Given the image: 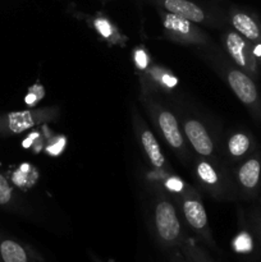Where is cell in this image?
Returning a JSON list of instances; mask_svg holds the SVG:
<instances>
[{
    "label": "cell",
    "instance_id": "484cf974",
    "mask_svg": "<svg viewBox=\"0 0 261 262\" xmlns=\"http://www.w3.org/2000/svg\"><path fill=\"white\" fill-rule=\"evenodd\" d=\"M99 2H101V3H107V2H112V0H99Z\"/></svg>",
    "mask_w": 261,
    "mask_h": 262
},
{
    "label": "cell",
    "instance_id": "52a82bcc",
    "mask_svg": "<svg viewBox=\"0 0 261 262\" xmlns=\"http://www.w3.org/2000/svg\"><path fill=\"white\" fill-rule=\"evenodd\" d=\"M156 10L163 26V35L166 40L186 46H212L209 35L199 25L165 10Z\"/></svg>",
    "mask_w": 261,
    "mask_h": 262
},
{
    "label": "cell",
    "instance_id": "cb8c5ba5",
    "mask_svg": "<svg viewBox=\"0 0 261 262\" xmlns=\"http://www.w3.org/2000/svg\"><path fill=\"white\" fill-rule=\"evenodd\" d=\"M37 86L35 87H31L30 89V92H28V95L26 96V102H27L30 106H33V105L36 104V102L38 101V100L41 99V96H38L37 95Z\"/></svg>",
    "mask_w": 261,
    "mask_h": 262
},
{
    "label": "cell",
    "instance_id": "d4e9b609",
    "mask_svg": "<svg viewBox=\"0 0 261 262\" xmlns=\"http://www.w3.org/2000/svg\"><path fill=\"white\" fill-rule=\"evenodd\" d=\"M89 256H90V258H91V262H106V261L102 260V258H100L99 256L95 255L94 252H89Z\"/></svg>",
    "mask_w": 261,
    "mask_h": 262
},
{
    "label": "cell",
    "instance_id": "ffe728a7",
    "mask_svg": "<svg viewBox=\"0 0 261 262\" xmlns=\"http://www.w3.org/2000/svg\"><path fill=\"white\" fill-rule=\"evenodd\" d=\"M0 207L12 211L20 210L19 197L15 193L9 179L3 173H0Z\"/></svg>",
    "mask_w": 261,
    "mask_h": 262
},
{
    "label": "cell",
    "instance_id": "8992f818",
    "mask_svg": "<svg viewBox=\"0 0 261 262\" xmlns=\"http://www.w3.org/2000/svg\"><path fill=\"white\" fill-rule=\"evenodd\" d=\"M211 158L199 156L194 161L193 174L196 181L205 192L216 200H229L233 197L235 184L229 178L223 166L216 164V161L210 160Z\"/></svg>",
    "mask_w": 261,
    "mask_h": 262
},
{
    "label": "cell",
    "instance_id": "44dd1931",
    "mask_svg": "<svg viewBox=\"0 0 261 262\" xmlns=\"http://www.w3.org/2000/svg\"><path fill=\"white\" fill-rule=\"evenodd\" d=\"M159 176L161 177V187H163L168 193L174 194V197L182 194L189 187L188 184L184 183V181H182L179 177L174 176V174L171 173L159 174Z\"/></svg>",
    "mask_w": 261,
    "mask_h": 262
},
{
    "label": "cell",
    "instance_id": "8fae6325",
    "mask_svg": "<svg viewBox=\"0 0 261 262\" xmlns=\"http://www.w3.org/2000/svg\"><path fill=\"white\" fill-rule=\"evenodd\" d=\"M234 184L242 199L258 197L261 191V151L256 150L238 164L234 171Z\"/></svg>",
    "mask_w": 261,
    "mask_h": 262
},
{
    "label": "cell",
    "instance_id": "7a4b0ae2",
    "mask_svg": "<svg viewBox=\"0 0 261 262\" xmlns=\"http://www.w3.org/2000/svg\"><path fill=\"white\" fill-rule=\"evenodd\" d=\"M211 68L224 79L233 94L246 106L250 114L261 123V95L256 84V79L238 68L229 59L222 58L215 54L205 55Z\"/></svg>",
    "mask_w": 261,
    "mask_h": 262
},
{
    "label": "cell",
    "instance_id": "30bf717a",
    "mask_svg": "<svg viewBox=\"0 0 261 262\" xmlns=\"http://www.w3.org/2000/svg\"><path fill=\"white\" fill-rule=\"evenodd\" d=\"M132 128L136 138H137L138 143H140L141 148H142L143 154H145L146 159H147L148 164L154 169V171L156 174L170 173V168L166 163V159L161 151L155 135L150 129V127L146 124L143 118L141 117V114L135 106H132Z\"/></svg>",
    "mask_w": 261,
    "mask_h": 262
},
{
    "label": "cell",
    "instance_id": "7c38bea8",
    "mask_svg": "<svg viewBox=\"0 0 261 262\" xmlns=\"http://www.w3.org/2000/svg\"><path fill=\"white\" fill-rule=\"evenodd\" d=\"M228 25L252 43H261V18L246 8L232 5L227 12Z\"/></svg>",
    "mask_w": 261,
    "mask_h": 262
},
{
    "label": "cell",
    "instance_id": "603a6c76",
    "mask_svg": "<svg viewBox=\"0 0 261 262\" xmlns=\"http://www.w3.org/2000/svg\"><path fill=\"white\" fill-rule=\"evenodd\" d=\"M250 227L251 229H252L253 234H255L256 239H257L258 245H260L261 247V212L260 214L253 215L252 219H251Z\"/></svg>",
    "mask_w": 261,
    "mask_h": 262
},
{
    "label": "cell",
    "instance_id": "9c48e42d",
    "mask_svg": "<svg viewBox=\"0 0 261 262\" xmlns=\"http://www.w3.org/2000/svg\"><path fill=\"white\" fill-rule=\"evenodd\" d=\"M222 43L228 59L233 64L250 74L252 78L258 79L260 77L261 64L253 50V43L247 38L241 36L237 31L230 28H224L222 33Z\"/></svg>",
    "mask_w": 261,
    "mask_h": 262
},
{
    "label": "cell",
    "instance_id": "3957f363",
    "mask_svg": "<svg viewBox=\"0 0 261 262\" xmlns=\"http://www.w3.org/2000/svg\"><path fill=\"white\" fill-rule=\"evenodd\" d=\"M176 201L182 220L186 227L193 233L194 239L199 241L200 243H204L210 250L217 251L216 242L212 237L206 209L200 192L189 186L183 193L176 197Z\"/></svg>",
    "mask_w": 261,
    "mask_h": 262
},
{
    "label": "cell",
    "instance_id": "d6986e66",
    "mask_svg": "<svg viewBox=\"0 0 261 262\" xmlns=\"http://www.w3.org/2000/svg\"><path fill=\"white\" fill-rule=\"evenodd\" d=\"M181 253L188 262H215L207 251L202 248L199 241L189 237L188 234L182 243Z\"/></svg>",
    "mask_w": 261,
    "mask_h": 262
},
{
    "label": "cell",
    "instance_id": "277c9868",
    "mask_svg": "<svg viewBox=\"0 0 261 262\" xmlns=\"http://www.w3.org/2000/svg\"><path fill=\"white\" fill-rule=\"evenodd\" d=\"M141 100H142L143 106L150 114L156 129L159 130L164 141L168 143L169 147L177 154L179 159L186 161L189 156L188 150H187L186 138H184L183 130H182L178 119L173 114V112L163 106L160 102L153 99V96H142L141 95Z\"/></svg>",
    "mask_w": 261,
    "mask_h": 262
},
{
    "label": "cell",
    "instance_id": "ac0fdd59",
    "mask_svg": "<svg viewBox=\"0 0 261 262\" xmlns=\"http://www.w3.org/2000/svg\"><path fill=\"white\" fill-rule=\"evenodd\" d=\"M256 246L260 245H258L250 225L248 228L241 229L232 241V250L241 256L253 255L256 251Z\"/></svg>",
    "mask_w": 261,
    "mask_h": 262
},
{
    "label": "cell",
    "instance_id": "4316f807",
    "mask_svg": "<svg viewBox=\"0 0 261 262\" xmlns=\"http://www.w3.org/2000/svg\"><path fill=\"white\" fill-rule=\"evenodd\" d=\"M258 197H260V202H261V191H260V194H258Z\"/></svg>",
    "mask_w": 261,
    "mask_h": 262
},
{
    "label": "cell",
    "instance_id": "6da1fadb",
    "mask_svg": "<svg viewBox=\"0 0 261 262\" xmlns=\"http://www.w3.org/2000/svg\"><path fill=\"white\" fill-rule=\"evenodd\" d=\"M150 232L158 247L171 262L187 237L178 207L163 187H156L150 207Z\"/></svg>",
    "mask_w": 261,
    "mask_h": 262
},
{
    "label": "cell",
    "instance_id": "ba28073f",
    "mask_svg": "<svg viewBox=\"0 0 261 262\" xmlns=\"http://www.w3.org/2000/svg\"><path fill=\"white\" fill-rule=\"evenodd\" d=\"M156 9L165 10L171 14L191 20L196 25L210 26V27L224 28L228 25L227 15L220 12L197 4L193 0H147Z\"/></svg>",
    "mask_w": 261,
    "mask_h": 262
},
{
    "label": "cell",
    "instance_id": "7402d4cb",
    "mask_svg": "<svg viewBox=\"0 0 261 262\" xmlns=\"http://www.w3.org/2000/svg\"><path fill=\"white\" fill-rule=\"evenodd\" d=\"M132 58H133V63H135V67L137 68V71L140 72L146 71V69L153 64L150 55H148V53L145 50L143 46H141V48H136L135 50H133Z\"/></svg>",
    "mask_w": 261,
    "mask_h": 262
},
{
    "label": "cell",
    "instance_id": "2e32d148",
    "mask_svg": "<svg viewBox=\"0 0 261 262\" xmlns=\"http://www.w3.org/2000/svg\"><path fill=\"white\" fill-rule=\"evenodd\" d=\"M225 152L232 163L240 164L256 151V141L247 130H235L228 137Z\"/></svg>",
    "mask_w": 261,
    "mask_h": 262
},
{
    "label": "cell",
    "instance_id": "9a60e30c",
    "mask_svg": "<svg viewBox=\"0 0 261 262\" xmlns=\"http://www.w3.org/2000/svg\"><path fill=\"white\" fill-rule=\"evenodd\" d=\"M0 262H45V258L27 243L0 233Z\"/></svg>",
    "mask_w": 261,
    "mask_h": 262
},
{
    "label": "cell",
    "instance_id": "5bb4252c",
    "mask_svg": "<svg viewBox=\"0 0 261 262\" xmlns=\"http://www.w3.org/2000/svg\"><path fill=\"white\" fill-rule=\"evenodd\" d=\"M184 138L194 152L202 158H212L215 154L214 141L204 123L196 118H184L182 122Z\"/></svg>",
    "mask_w": 261,
    "mask_h": 262
},
{
    "label": "cell",
    "instance_id": "e0dca14e",
    "mask_svg": "<svg viewBox=\"0 0 261 262\" xmlns=\"http://www.w3.org/2000/svg\"><path fill=\"white\" fill-rule=\"evenodd\" d=\"M83 19L87 25L109 45L124 46L127 42V37L118 30L117 26L113 23L109 17L104 15L102 13H97L95 15H83Z\"/></svg>",
    "mask_w": 261,
    "mask_h": 262
},
{
    "label": "cell",
    "instance_id": "4fadbf2b",
    "mask_svg": "<svg viewBox=\"0 0 261 262\" xmlns=\"http://www.w3.org/2000/svg\"><path fill=\"white\" fill-rule=\"evenodd\" d=\"M140 82L142 96H153L155 92L170 94L178 84V78L171 71L153 63L146 71L141 72Z\"/></svg>",
    "mask_w": 261,
    "mask_h": 262
},
{
    "label": "cell",
    "instance_id": "5b68a950",
    "mask_svg": "<svg viewBox=\"0 0 261 262\" xmlns=\"http://www.w3.org/2000/svg\"><path fill=\"white\" fill-rule=\"evenodd\" d=\"M60 117L58 106L32 107L0 114V137L20 135L37 125L55 122Z\"/></svg>",
    "mask_w": 261,
    "mask_h": 262
}]
</instances>
